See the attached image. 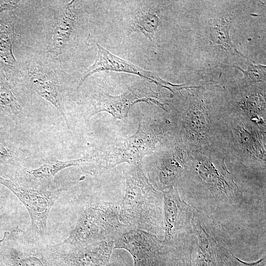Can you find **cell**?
Returning a JSON list of instances; mask_svg holds the SVG:
<instances>
[{"label":"cell","mask_w":266,"mask_h":266,"mask_svg":"<svg viewBox=\"0 0 266 266\" xmlns=\"http://www.w3.org/2000/svg\"><path fill=\"white\" fill-rule=\"evenodd\" d=\"M192 228L197 238L195 266H228L227 258L229 252L195 208Z\"/></svg>","instance_id":"obj_6"},{"label":"cell","mask_w":266,"mask_h":266,"mask_svg":"<svg viewBox=\"0 0 266 266\" xmlns=\"http://www.w3.org/2000/svg\"><path fill=\"white\" fill-rule=\"evenodd\" d=\"M0 184L11 191L24 205L31 218L33 232L37 236H44L50 211L64 189L52 191L34 189L1 176Z\"/></svg>","instance_id":"obj_3"},{"label":"cell","mask_w":266,"mask_h":266,"mask_svg":"<svg viewBox=\"0 0 266 266\" xmlns=\"http://www.w3.org/2000/svg\"><path fill=\"white\" fill-rule=\"evenodd\" d=\"M248 65V70H243L238 66H234L241 70L244 74L247 84L262 81L266 76V66L262 65H255L252 63L251 60L247 58Z\"/></svg>","instance_id":"obj_21"},{"label":"cell","mask_w":266,"mask_h":266,"mask_svg":"<svg viewBox=\"0 0 266 266\" xmlns=\"http://www.w3.org/2000/svg\"><path fill=\"white\" fill-rule=\"evenodd\" d=\"M228 266H265L266 258L265 256L253 262H246L236 257L233 253L229 252L227 258Z\"/></svg>","instance_id":"obj_23"},{"label":"cell","mask_w":266,"mask_h":266,"mask_svg":"<svg viewBox=\"0 0 266 266\" xmlns=\"http://www.w3.org/2000/svg\"><path fill=\"white\" fill-rule=\"evenodd\" d=\"M3 127L0 128V132L1 131V130L3 129Z\"/></svg>","instance_id":"obj_25"},{"label":"cell","mask_w":266,"mask_h":266,"mask_svg":"<svg viewBox=\"0 0 266 266\" xmlns=\"http://www.w3.org/2000/svg\"><path fill=\"white\" fill-rule=\"evenodd\" d=\"M98 54L94 64L85 72L81 79L79 86L91 75L103 71L124 72L137 75L156 83L160 87H166L171 90L170 87H176L162 80L153 72L143 70L119 57L113 55L104 49L98 43Z\"/></svg>","instance_id":"obj_7"},{"label":"cell","mask_w":266,"mask_h":266,"mask_svg":"<svg viewBox=\"0 0 266 266\" xmlns=\"http://www.w3.org/2000/svg\"><path fill=\"white\" fill-rule=\"evenodd\" d=\"M27 74L34 91L58 110L69 129L62 95L55 81L45 70L37 66L29 67Z\"/></svg>","instance_id":"obj_10"},{"label":"cell","mask_w":266,"mask_h":266,"mask_svg":"<svg viewBox=\"0 0 266 266\" xmlns=\"http://www.w3.org/2000/svg\"><path fill=\"white\" fill-rule=\"evenodd\" d=\"M114 247L128 251L134 266H154L171 248L156 235L140 230L122 233L114 240Z\"/></svg>","instance_id":"obj_5"},{"label":"cell","mask_w":266,"mask_h":266,"mask_svg":"<svg viewBox=\"0 0 266 266\" xmlns=\"http://www.w3.org/2000/svg\"><path fill=\"white\" fill-rule=\"evenodd\" d=\"M126 189L119 217L125 231L140 230L156 235L163 230V203L140 166L126 176Z\"/></svg>","instance_id":"obj_1"},{"label":"cell","mask_w":266,"mask_h":266,"mask_svg":"<svg viewBox=\"0 0 266 266\" xmlns=\"http://www.w3.org/2000/svg\"><path fill=\"white\" fill-rule=\"evenodd\" d=\"M23 108V104L13 88L0 79V112L16 123Z\"/></svg>","instance_id":"obj_16"},{"label":"cell","mask_w":266,"mask_h":266,"mask_svg":"<svg viewBox=\"0 0 266 266\" xmlns=\"http://www.w3.org/2000/svg\"><path fill=\"white\" fill-rule=\"evenodd\" d=\"M154 98H156V96L150 89H141L138 86L133 87L118 96L104 94L101 96L96 105L95 113L107 111L116 118L122 119L127 116L130 108L138 102L153 101L162 107Z\"/></svg>","instance_id":"obj_8"},{"label":"cell","mask_w":266,"mask_h":266,"mask_svg":"<svg viewBox=\"0 0 266 266\" xmlns=\"http://www.w3.org/2000/svg\"><path fill=\"white\" fill-rule=\"evenodd\" d=\"M157 14L150 9H141L135 14L133 22V30L141 32L150 40L159 25Z\"/></svg>","instance_id":"obj_18"},{"label":"cell","mask_w":266,"mask_h":266,"mask_svg":"<svg viewBox=\"0 0 266 266\" xmlns=\"http://www.w3.org/2000/svg\"><path fill=\"white\" fill-rule=\"evenodd\" d=\"M119 206L114 203L99 202L87 205L80 214L74 229L62 244L75 246L114 240L125 231L119 217Z\"/></svg>","instance_id":"obj_2"},{"label":"cell","mask_w":266,"mask_h":266,"mask_svg":"<svg viewBox=\"0 0 266 266\" xmlns=\"http://www.w3.org/2000/svg\"><path fill=\"white\" fill-rule=\"evenodd\" d=\"M17 154L15 147L8 141L0 138V165L16 164Z\"/></svg>","instance_id":"obj_22"},{"label":"cell","mask_w":266,"mask_h":266,"mask_svg":"<svg viewBox=\"0 0 266 266\" xmlns=\"http://www.w3.org/2000/svg\"><path fill=\"white\" fill-rule=\"evenodd\" d=\"M155 143L151 133L144 132L139 124L136 133L124 141L114 150L115 165L124 162H140L147 154L151 152Z\"/></svg>","instance_id":"obj_11"},{"label":"cell","mask_w":266,"mask_h":266,"mask_svg":"<svg viewBox=\"0 0 266 266\" xmlns=\"http://www.w3.org/2000/svg\"><path fill=\"white\" fill-rule=\"evenodd\" d=\"M174 253L171 266H192V248L183 243L173 247Z\"/></svg>","instance_id":"obj_20"},{"label":"cell","mask_w":266,"mask_h":266,"mask_svg":"<svg viewBox=\"0 0 266 266\" xmlns=\"http://www.w3.org/2000/svg\"><path fill=\"white\" fill-rule=\"evenodd\" d=\"M19 0H0V13L16 7Z\"/></svg>","instance_id":"obj_24"},{"label":"cell","mask_w":266,"mask_h":266,"mask_svg":"<svg viewBox=\"0 0 266 266\" xmlns=\"http://www.w3.org/2000/svg\"><path fill=\"white\" fill-rule=\"evenodd\" d=\"M74 1L72 0L66 3L53 26L49 49L56 55L62 53L76 24V17L73 10Z\"/></svg>","instance_id":"obj_12"},{"label":"cell","mask_w":266,"mask_h":266,"mask_svg":"<svg viewBox=\"0 0 266 266\" xmlns=\"http://www.w3.org/2000/svg\"><path fill=\"white\" fill-rule=\"evenodd\" d=\"M90 160L89 158H83L68 161L49 160L37 168L27 169L25 172L28 176L33 180L49 182L53 180L56 175L62 170L78 166Z\"/></svg>","instance_id":"obj_15"},{"label":"cell","mask_w":266,"mask_h":266,"mask_svg":"<svg viewBox=\"0 0 266 266\" xmlns=\"http://www.w3.org/2000/svg\"><path fill=\"white\" fill-rule=\"evenodd\" d=\"M230 28V22L225 18L214 20L209 27V39L213 45L220 46L227 51L240 54L231 42Z\"/></svg>","instance_id":"obj_17"},{"label":"cell","mask_w":266,"mask_h":266,"mask_svg":"<svg viewBox=\"0 0 266 266\" xmlns=\"http://www.w3.org/2000/svg\"><path fill=\"white\" fill-rule=\"evenodd\" d=\"M14 37L12 19L6 16L0 20V65L5 71L16 65L17 61L13 52Z\"/></svg>","instance_id":"obj_13"},{"label":"cell","mask_w":266,"mask_h":266,"mask_svg":"<svg viewBox=\"0 0 266 266\" xmlns=\"http://www.w3.org/2000/svg\"><path fill=\"white\" fill-rule=\"evenodd\" d=\"M163 194L164 241L170 246L176 247L185 243V236L192 228L195 208L180 199L176 186L170 187Z\"/></svg>","instance_id":"obj_4"},{"label":"cell","mask_w":266,"mask_h":266,"mask_svg":"<svg viewBox=\"0 0 266 266\" xmlns=\"http://www.w3.org/2000/svg\"><path fill=\"white\" fill-rule=\"evenodd\" d=\"M68 246L71 249L67 256L72 266H109L114 240Z\"/></svg>","instance_id":"obj_9"},{"label":"cell","mask_w":266,"mask_h":266,"mask_svg":"<svg viewBox=\"0 0 266 266\" xmlns=\"http://www.w3.org/2000/svg\"><path fill=\"white\" fill-rule=\"evenodd\" d=\"M0 253L5 266H47L43 261L34 255L21 254L11 236L6 234L0 242Z\"/></svg>","instance_id":"obj_14"},{"label":"cell","mask_w":266,"mask_h":266,"mask_svg":"<svg viewBox=\"0 0 266 266\" xmlns=\"http://www.w3.org/2000/svg\"><path fill=\"white\" fill-rule=\"evenodd\" d=\"M13 218L5 199L0 197V242L6 234L15 230Z\"/></svg>","instance_id":"obj_19"}]
</instances>
